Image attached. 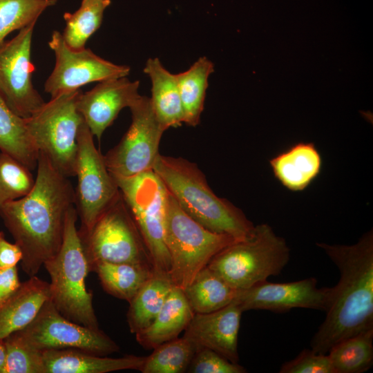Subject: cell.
Wrapping results in <instances>:
<instances>
[{
	"mask_svg": "<svg viewBox=\"0 0 373 373\" xmlns=\"http://www.w3.org/2000/svg\"><path fill=\"white\" fill-rule=\"evenodd\" d=\"M37 170L29 193L0 206V217L22 251L21 267L30 277L59 251L67 213L75 206V191L68 178L41 153Z\"/></svg>",
	"mask_w": 373,
	"mask_h": 373,
	"instance_id": "1",
	"label": "cell"
},
{
	"mask_svg": "<svg viewBox=\"0 0 373 373\" xmlns=\"http://www.w3.org/2000/svg\"><path fill=\"white\" fill-rule=\"evenodd\" d=\"M338 267L326 316L310 341V348L327 354L339 341L373 329V233L352 245L318 242Z\"/></svg>",
	"mask_w": 373,
	"mask_h": 373,
	"instance_id": "2",
	"label": "cell"
},
{
	"mask_svg": "<svg viewBox=\"0 0 373 373\" xmlns=\"http://www.w3.org/2000/svg\"><path fill=\"white\" fill-rule=\"evenodd\" d=\"M152 170L180 208L207 229L236 240H245L253 233L255 225L241 209L216 195L195 164L159 154Z\"/></svg>",
	"mask_w": 373,
	"mask_h": 373,
	"instance_id": "3",
	"label": "cell"
},
{
	"mask_svg": "<svg viewBox=\"0 0 373 373\" xmlns=\"http://www.w3.org/2000/svg\"><path fill=\"white\" fill-rule=\"evenodd\" d=\"M75 206L67 213L62 242L57 253L44 266L50 278V300L67 319L99 329L93 306V294L86 289L88 264L76 227Z\"/></svg>",
	"mask_w": 373,
	"mask_h": 373,
	"instance_id": "4",
	"label": "cell"
},
{
	"mask_svg": "<svg viewBox=\"0 0 373 373\" xmlns=\"http://www.w3.org/2000/svg\"><path fill=\"white\" fill-rule=\"evenodd\" d=\"M289 248L267 224L255 226L251 236L224 247L207 267L238 290L279 275L289 260Z\"/></svg>",
	"mask_w": 373,
	"mask_h": 373,
	"instance_id": "5",
	"label": "cell"
},
{
	"mask_svg": "<svg viewBox=\"0 0 373 373\" xmlns=\"http://www.w3.org/2000/svg\"><path fill=\"white\" fill-rule=\"evenodd\" d=\"M82 93L79 89L51 97L25 118L38 152L46 155L52 166L68 178L75 176L77 133L84 121L77 109Z\"/></svg>",
	"mask_w": 373,
	"mask_h": 373,
	"instance_id": "6",
	"label": "cell"
},
{
	"mask_svg": "<svg viewBox=\"0 0 373 373\" xmlns=\"http://www.w3.org/2000/svg\"><path fill=\"white\" fill-rule=\"evenodd\" d=\"M164 240L173 285L184 289L219 251L236 241L233 237L211 231L188 216L169 193Z\"/></svg>",
	"mask_w": 373,
	"mask_h": 373,
	"instance_id": "7",
	"label": "cell"
},
{
	"mask_svg": "<svg viewBox=\"0 0 373 373\" xmlns=\"http://www.w3.org/2000/svg\"><path fill=\"white\" fill-rule=\"evenodd\" d=\"M113 178L143 238L153 271L169 274L171 260L164 240L166 186L153 170Z\"/></svg>",
	"mask_w": 373,
	"mask_h": 373,
	"instance_id": "8",
	"label": "cell"
},
{
	"mask_svg": "<svg viewBox=\"0 0 373 373\" xmlns=\"http://www.w3.org/2000/svg\"><path fill=\"white\" fill-rule=\"evenodd\" d=\"M79 237L89 271L97 262L141 264L153 267L143 238L121 192L91 229Z\"/></svg>",
	"mask_w": 373,
	"mask_h": 373,
	"instance_id": "9",
	"label": "cell"
},
{
	"mask_svg": "<svg viewBox=\"0 0 373 373\" xmlns=\"http://www.w3.org/2000/svg\"><path fill=\"white\" fill-rule=\"evenodd\" d=\"M93 135L84 119L77 133L75 207L80 218L79 236L87 233L102 213L120 193L108 171L104 155L95 146Z\"/></svg>",
	"mask_w": 373,
	"mask_h": 373,
	"instance_id": "10",
	"label": "cell"
},
{
	"mask_svg": "<svg viewBox=\"0 0 373 373\" xmlns=\"http://www.w3.org/2000/svg\"><path fill=\"white\" fill-rule=\"evenodd\" d=\"M12 333L40 352L71 349L107 356L119 350L117 344L99 329H91L67 319L50 299L28 325Z\"/></svg>",
	"mask_w": 373,
	"mask_h": 373,
	"instance_id": "11",
	"label": "cell"
},
{
	"mask_svg": "<svg viewBox=\"0 0 373 373\" xmlns=\"http://www.w3.org/2000/svg\"><path fill=\"white\" fill-rule=\"evenodd\" d=\"M131 124L120 142L104 155L113 177L128 178L152 170L165 128L150 97L140 95L129 107Z\"/></svg>",
	"mask_w": 373,
	"mask_h": 373,
	"instance_id": "12",
	"label": "cell"
},
{
	"mask_svg": "<svg viewBox=\"0 0 373 373\" xmlns=\"http://www.w3.org/2000/svg\"><path fill=\"white\" fill-rule=\"evenodd\" d=\"M33 23L13 38L0 43V96L17 115L28 118L45 101L35 88L31 61Z\"/></svg>",
	"mask_w": 373,
	"mask_h": 373,
	"instance_id": "13",
	"label": "cell"
},
{
	"mask_svg": "<svg viewBox=\"0 0 373 373\" xmlns=\"http://www.w3.org/2000/svg\"><path fill=\"white\" fill-rule=\"evenodd\" d=\"M48 46L55 53V65L44 84V90L51 97L91 82L127 77L131 71L129 66L106 60L86 47L70 48L57 30L52 33Z\"/></svg>",
	"mask_w": 373,
	"mask_h": 373,
	"instance_id": "14",
	"label": "cell"
},
{
	"mask_svg": "<svg viewBox=\"0 0 373 373\" xmlns=\"http://www.w3.org/2000/svg\"><path fill=\"white\" fill-rule=\"evenodd\" d=\"M332 293V287H318L314 277L281 283L267 280L239 290L235 299L243 312L260 309L284 312L294 308L326 312Z\"/></svg>",
	"mask_w": 373,
	"mask_h": 373,
	"instance_id": "15",
	"label": "cell"
},
{
	"mask_svg": "<svg viewBox=\"0 0 373 373\" xmlns=\"http://www.w3.org/2000/svg\"><path fill=\"white\" fill-rule=\"evenodd\" d=\"M139 86V81L123 77L100 82L91 90L81 93L77 109L99 141L119 113L129 108L140 96Z\"/></svg>",
	"mask_w": 373,
	"mask_h": 373,
	"instance_id": "16",
	"label": "cell"
},
{
	"mask_svg": "<svg viewBox=\"0 0 373 373\" xmlns=\"http://www.w3.org/2000/svg\"><path fill=\"white\" fill-rule=\"evenodd\" d=\"M243 311L235 299L227 306L209 313H195L184 336L197 347L212 350L238 363V332Z\"/></svg>",
	"mask_w": 373,
	"mask_h": 373,
	"instance_id": "17",
	"label": "cell"
},
{
	"mask_svg": "<svg viewBox=\"0 0 373 373\" xmlns=\"http://www.w3.org/2000/svg\"><path fill=\"white\" fill-rule=\"evenodd\" d=\"M46 373H107L119 370L141 371L146 356L126 355L110 358L77 350L42 352Z\"/></svg>",
	"mask_w": 373,
	"mask_h": 373,
	"instance_id": "18",
	"label": "cell"
},
{
	"mask_svg": "<svg viewBox=\"0 0 373 373\" xmlns=\"http://www.w3.org/2000/svg\"><path fill=\"white\" fill-rule=\"evenodd\" d=\"M49 299V283L36 276L21 283L16 291L0 305V339L28 325Z\"/></svg>",
	"mask_w": 373,
	"mask_h": 373,
	"instance_id": "19",
	"label": "cell"
},
{
	"mask_svg": "<svg viewBox=\"0 0 373 373\" xmlns=\"http://www.w3.org/2000/svg\"><path fill=\"white\" fill-rule=\"evenodd\" d=\"M276 178L292 191L305 189L318 175L322 167L320 153L312 142H298L269 161Z\"/></svg>",
	"mask_w": 373,
	"mask_h": 373,
	"instance_id": "20",
	"label": "cell"
},
{
	"mask_svg": "<svg viewBox=\"0 0 373 373\" xmlns=\"http://www.w3.org/2000/svg\"><path fill=\"white\" fill-rule=\"evenodd\" d=\"M194 314L183 289L174 286L153 321L135 334L136 341L144 349H154L178 337L185 330Z\"/></svg>",
	"mask_w": 373,
	"mask_h": 373,
	"instance_id": "21",
	"label": "cell"
},
{
	"mask_svg": "<svg viewBox=\"0 0 373 373\" xmlns=\"http://www.w3.org/2000/svg\"><path fill=\"white\" fill-rule=\"evenodd\" d=\"M151 82V105L161 124L167 130L184 123V112L175 74L167 70L157 57L149 58L144 68Z\"/></svg>",
	"mask_w": 373,
	"mask_h": 373,
	"instance_id": "22",
	"label": "cell"
},
{
	"mask_svg": "<svg viewBox=\"0 0 373 373\" xmlns=\"http://www.w3.org/2000/svg\"><path fill=\"white\" fill-rule=\"evenodd\" d=\"M174 286L169 274L153 271L129 302L126 318L131 333L135 334L153 321Z\"/></svg>",
	"mask_w": 373,
	"mask_h": 373,
	"instance_id": "23",
	"label": "cell"
},
{
	"mask_svg": "<svg viewBox=\"0 0 373 373\" xmlns=\"http://www.w3.org/2000/svg\"><path fill=\"white\" fill-rule=\"evenodd\" d=\"M184 296L194 313H209L230 304L239 290L230 286L209 267L201 269L183 289Z\"/></svg>",
	"mask_w": 373,
	"mask_h": 373,
	"instance_id": "24",
	"label": "cell"
},
{
	"mask_svg": "<svg viewBox=\"0 0 373 373\" xmlns=\"http://www.w3.org/2000/svg\"><path fill=\"white\" fill-rule=\"evenodd\" d=\"M90 271L97 273L108 294L129 303L151 276L153 269L141 264L97 262Z\"/></svg>",
	"mask_w": 373,
	"mask_h": 373,
	"instance_id": "25",
	"label": "cell"
},
{
	"mask_svg": "<svg viewBox=\"0 0 373 373\" xmlns=\"http://www.w3.org/2000/svg\"><path fill=\"white\" fill-rule=\"evenodd\" d=\"M214 66L206 57H200L191 67L175 74L184 112V123L191 126L199 124L204 109L208 79Z\"/></svg>",
	"mask_w": 373,
	"mask_h": 373,
	"instance_id": "26",
	"label": "cell"
},
{
	"mask_svg": "<svg viewBox=\"0 0 373 373\" xmlns=\"http://www.w3.org/2000/svg\"><path fill=\"white\" fill-rule=\"evenodd\" d=\"M0 151L31 171L37 166L39 152L28 133L26 119L14 113L0 96Z\"/></svg>",
	"mask_w": 373,
	"mask_h": 373,
	"instance_id": "27",
	"label": "cell"
},
{
	"mask_svg": "<svg viewBox=\"0 0 373 373\" xmlns=\"http://www.w3.org/2000/svg\"><path fill=\"white\" fill-rule=\"evenodd\" d=\"M327 354L334 373L367 371L373 364V329L339 341Z\"/></svg>",
	"mask_w": 373,
	"mask_h": 373,
	"instance_id": "28",
	"label": "cell"
},
{
	"mask_svg": "<svg viewBox=\"0 0 373 373\" xmlns=\"http://www.w3.org/2000/svg\"><path fill=\"white\" fill-rule=\"evenodd\" d=\"M111 3V0H82L76 11L65 12L66 26L61 33L65 43L73 49L84 48L100 27L104 12Z\"/></svg>",
	"mask_w": 373,
	"mask_h": 373,
	"instance_id": "29",
	"label": "cell"
},
{
	"mask_svg": "<svg viewBox=\"0 0 373 373\" xmlns=\"http://www.w3.org/2000/svg\"><path fill=\"white\" fill-rule=\"evenodd\" d=\"M198 347L183 336L163 343L146 356L142 373H182L187 372Z\"/></svg>",
	"mask_w": 373,
	"mask_h": 373,
	"instance_id": "30",
	"label": "cell"
},
{
	"mask_svg": "<svg viewBox=\"0 0 373 373\" xmlns=\"http://www.w3.org/2000/svg\"><path fill=\"white\" fill-rule=\"evenodd\" d=\"M57 0H0V43L12 32L33 23Z\"/></svg>",
	"mask_w": 373,
	"mask_h": 373,
	"instance_id": "31",
	"label": "cell"
},
{
	"mask_svg": "<svg viewBox=\"0 0 373 373\" xmlns=\"http://www.w3.org/2000/svg\"><path fill=\"white\" fill-rule=\"evenodd\" d=\"M35 182L30 169L10 155L0 152V206L26 195Z\"/></svg>",
	"mask_w": 373,
	"mask_h": 373,
	"instance_id": "32",
	"label": "cell"
},
{
	"mask_svg": "<svg viewBox=\"0 0 373 373\" xmlns=\"http://www.w3.org/2000/svg\"><path fill=\"white\" fill-rule=\"evenodd\" d=\"M3 340L6 347L3 373H46L42 352L29 347L14 333Z\"/></svg>",
	"mask_w": 373,
	"mask_h": 373,
	"instance_id": "33",
	"label": "cell"
},
{
	"mask_svg": "<svg viewBox=\"0 0 373 373\" xmlns=\"http://www.w3.org/2000/svg\"><path fill=\"white\" fill-rule=\"evenodd\" d=\"M247 370L233 363L218 352L204 347L195 352L187 372L190 373H245Z\"/></svg>",
	"mask_w": 373,
	"mask_h": 373,
	"instance_id": "34",
	"label": "cell"
},
{
	"mask_svg": "<svg viewBox=\"0 0 373 373\" xmlns=\"http://www.w3.org/2000/svg\"><path fill=\"white\" fill-rule=\"evenodd\" d=\"M280 373H334L327 354L303 350L294 358L284 363Z\"/></svg>",
	"mask_w": 373,
	"mask_h": 373,
	"instance_id": "35",
	"label": "cell"
},
{
	"mask_svg": "<svg viewBox=\"0 0 373 373\" xmlns=\"http://www.w3.org/2000/svg\"><path fill=\"white\" fill-rule=\"evenodd\" d=\"M23 253L20 247L16 243L8 242L3 231H0V269H8L17 267L21 261Z\"/></svg>",
	"mask_w": 373,
	"mask_h": 373,
	"instance_id": "36",
	"label": "cell"
},
{
	"mask_svg": "<svg viewBox=\"0 0 373 373\" xmlns=\"http://www.w3.org/2000/svg\"><path fill=\"white\" fill-rule=\"evenodd\" d=\"M21 283L17 267L0 269V305L16 291Z\"/></svg>",
	"mask_w": 373,
	"mask_h": 373,
	"instance_id": "37",
	"label": "cell"
},
{
	"mask_svg": "<svg viewBox=\"0 0 373 373\" xmlns=\"http://www.w3.org/2000/svg\"><path fill=\"white\" fill-rule=\"evenodd\" d=\"M6 361V347L3 339H0V373H3Z\"/></svg>",
	"mask_w": 373,
	"mask_h": 373,
	"instance_id": "38",
	"label": "cell"
}]
</instances>
